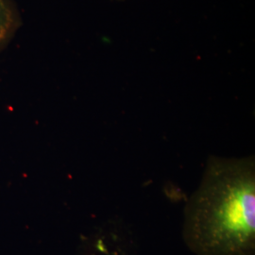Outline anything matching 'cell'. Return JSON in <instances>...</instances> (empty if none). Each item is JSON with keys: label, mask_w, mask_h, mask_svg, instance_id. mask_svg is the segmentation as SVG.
<instances>
[{"label": "cell", "mask_w": 255, "mask_h": 255, "mask_svg": "<svg viewBox=\"0 0 255 255\" xmlns=\"http://www.w3.org/2000/svg\"><path fill=\"white\" fill-rule=\"evenodd\" d=\"M183 237L198 255H255L254 156H210L184 209Z\"/></svg>", "instance_id": "cell-1"}, {"label": "cell", "mask_w": 255, "mask_h": 255, "mask_svg": "<svg viewBox=\"0 0 255 255\" xmlns=\"http://www.w3.org/2000/svg\"><path fill=\"white\" fill-rule=\"evenodd\" d=\"M23 26L15 0H0V53L8 48Z\"/></svg>", "instance_id": "cell-2"}]
</instances>
